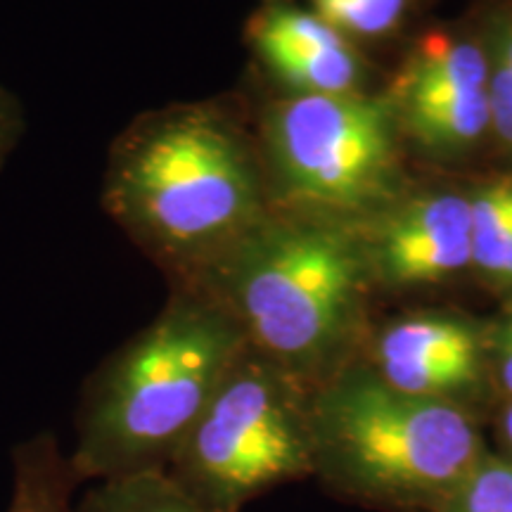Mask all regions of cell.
<instances>
[{"label": "cell", "mask_w": 512, "mask_h": 512, "mask_svg": "<svg viewBox=\"0 0 512 512\" xmlns=\"http://www.w3.org/2000/svg\"><path fill=\"white\" fill-rule=\"evenodd\" d=\"M102 207L169 285H195L273 204L259 140L226 107L185 102L114 138Z\"/></svg>", "instance_id": "obj_1"}, {"label": "cell", "mask_w": 512, "mask_h": 512, "mask_svg": "<svg viewBox=\"0 0 512 512\" xmlns=\"http://www.w3.org/2000/svg\"><path fill=\"white\" fill-rule=\"evenodd\" d=\"M245 349L240 325L214 294L171 285L157 318L83 389L69 453L79 482L164 470Z\"/></svg>", "instance_id": "obj_2"}, {"label": "cell", "mask_w": 512, "mask_h": 512, "mask_svg": "<svg viewBox=\"0 0 512 512\" xmlns=\"http://www.w3.org/2000/svg\"><path fill=\"white\" fill-rule=\"evenodd\" d=\"M363 266L332 219L271 209L195 287L214 294L247 347L316 389L342 366Z\"/></svg>", "instance_id": "obj_3"}, {"label": "cell", "mask_w": 512, "mask_h": 512, "mask_svg": "<svg viewBox=\"0 0 512 512\" xmlns=\"http://www.w3.org/2000/svg\"><path fill=\"white\" fill-rule=\"evenodd\" d=\"M313 475L358 501L430 512L486 456L458 403L394 389L370 368H339L309 403Z\"/></svg>", "instance_id": "obj_4"}, {"label": "cell", "mask_w": 512, "mask_h": 512, "mask_svg": "<svg viewBox=\"0 0 512 512\" xmlns=\"http://www.w3.org/2000/svg\"><path fill=\"white\" fill-rule=\"evenodd\" d=\"M311 389L245 349L164 467L185 494L214 512L313 475Z\"/></svg>", "instance_id": "obj_5"}, {"label": "cell", "mask_w": 512, "mask_h": 512, "mask_svg": "<svg viewBox=\"0 0 512 512\" xmlns=\"http://www.w3.org/2000/svg\"><path fill=\"white\" fill-rule=\"evenodd\" d=\"M259 147L275 209L335 221L392 190L394 131L382 100L280 95L261 114Z\"/></svg>", "instance_id": "obj_6"}, {"label": "cell", "mask_w": 512, "mask_h": 512, "mask_svg": "<svg viewBox=\"0 0 512 512\" xmlns=\"http://www.w3.org/2000/svg\"><path fill=\"white\" fill-rule=\"evenodd\" d=\"M484 339L470 320L413 316L396 320L375 342V373L394 389L458 403L484 377Z\"/></svg>", "instance_id": "obj_7"}, {"label": "cell", "mask_w": 512, "mask_h": 512, "mask_svg": "<svg viewBox=\"0 0 512 512\" xmlns=\"http://www.w3.org/2000/svg\"><path fill=\"white\" fill-rule=\"evenodd\" d=\"M247 38L261 67L285 86V95L354 93L356 55L316 12L271 0L249 19Z\"/></svg>", "instance_id": "obj_8"}, {"label": "cell", "mask_w": 512, "mask_h": 512, "mask_svg": "<svg viewBox=\"0 0 512 512\" xmlns=\"http://www.w3.org/2000/svg\"><path fill=\"white\" fill-rule=\"evenodd\" d=\"M472 264V202L441 192L401 209L380 238V266L399 285L437 283Z\"/></svg>", "instance_id": "obj_9"}, {"label": "cell", "mask_w": 512, "mask_h": 512, "mask_svg": "<svg viewBox=\"0 0 512 512\" xmlns=\"http://www.w3.org/2000/svg\"><path fill=\"white\" fill-rule=\"evenodd\" d=\"M79 484L60 441L53 434H36L12 453V494L5 512H76Z\"/></svg>", "instance_id": "obj_10"}, {"label": "cell", "mask_w": 512, "mask_h": 512, "mask_svg": "<svg viewBox=\"0 0 512 512\" xmlns=\"http://www.w3.org/2000/svg\"><path fill=\"white\" fill-rule=\"evenodd\" d=\"M401 112L408 131L434 150H458L491 126L489 88L458 95L401 93Z\"/></svg>", "instance_id": "obj_11"}, {"label": "cell", "mask_w": 512, "mask_h": 512, "mask_svg": "<svg viewBox=\"0 0 512 512\" xmlns=\"http://www.w3.org/2000/svg\"><path fill=\"white\" fill-rule=\"evenodd\" d=\"M489 62L472 43L430 34L415 48L403 76L401 93L458 95L489 88Z\"/></svg>", "instance_id": "obj_12"}, {"label": "cell", "mask_w": 512, "mask_h": 512, "mask_svg": "<svg viewBox=\"0 0 512 512\" xmlns=\"http://www.w3.org/2000/svg\"><path fill=\"white\" fill-rule=\"evenodd\" d=\"M76 512H214L185 494L166 470L93 482L76 501Z\"/></svg>", "instance_id": "obj_13"}, {"label": "cell", "mask_w": 512, "mask_h": 512, "mask_svg": "<svg viewBox=\"0 0 512 512\" xmlns=\"http://www.w3.org/2000/svg\"><path fill=\"white\" fill-rule=\"evenodd\" d=\"M472 264L494 283L512 285V176L472 197Z\"/></svg>", "instance_id": "obj_14"}, {"label": "cell", "mask_w": 512, "mask_h": 512, "mask_svg": "<svg viewBox=\"0 0 512 512\" xmlns=\"http://www.w3.org/2000/svg\"><path fill=\"white\" fill-rule=\"evenodd\" d=\"M430 512H512V458L486 453Z\"/></svg>", "instance_id": "obj_15"}, {"label": "cell", "mask_w": 512, "mask_h": 512, "mask_svg": "<svg viewBox=\"0 0 512 512\" xmlns=\"http://www.w3.org/2000/svg\"><path fill=\"white\" fill-rule=\"evenodd\" d=\"M316 15L339 34L380 36L401 22L406 0H311Z\"/></svg>", "instance_id": "obj_16"}, {"label": "cell", "mask_w": 512, "mask_h": 512, "mask_svg": "<svg viewBox=\"0 0 512 512\" xmlns=\"http://www.w3.org/2000/svg\"><path fill=\"white\" fill-rule=\"evenodd\" d=\"M489 105L491 126L496 128L498 138L512 147V72L496 64L489 79Z\"/></svg>", "instance_id": "obj_17"}, {"label": "cell", "mask_w": 512, "mask_h": 512, "mask_svg": "<svg viewBox=\"0 0 512 512\" xmlns=\"http://www.w3.org/2000/svg\"><path fill=\"white\" fill-rule=\"evenodd\" d=\"M24 126L27 121H24V110L17 95L0 83V171L5 169V164L10 162V157L22 143Z\"/></svg>", "instance_id": "obj_18"}, {"label": "cell", "mask_w": 512, "mask_h": 512, "mask_svg": "<svg viewBox=\"0 0 512 512\" xmlns=\"http://www.w3.org/2000/svg\"><path fill=\"white\" fill-rule=\"evenodd\" d=\"M496 368L503 389L512 396V309L496 332Z\"/></svg>", "instance_id": "obj_19"}, {"label": "cell", "mask_w": 512, "mask_h": 512, "mask_svg": "<svg viewBox=\"0 0 512 512\" xmlns=\"http://www.w3.org/2000/svg\"><path fill=\"white\" fill-rule=\"evenodd\" d=\"M494 55H496V67H503L512 72V19L503 22L496 31L494 38Z\"/></svg>", "instance_id": "obj_20"}, {"label": "cell", "mask_w": 512, "mask_h": 512, "mask_svg": "<svg viewBox=\"0 0 512 512\" xmlns=\"http://www.w3.org/2000/svg\"><path fill=\"white\" fill-rule=\"evenodd\" d=\"M501 437L505 441V446H508V453L512 458V401L505 406V411L501 415Z\"/></svg>", "instance_id": "obj_21"}]
</instances>
